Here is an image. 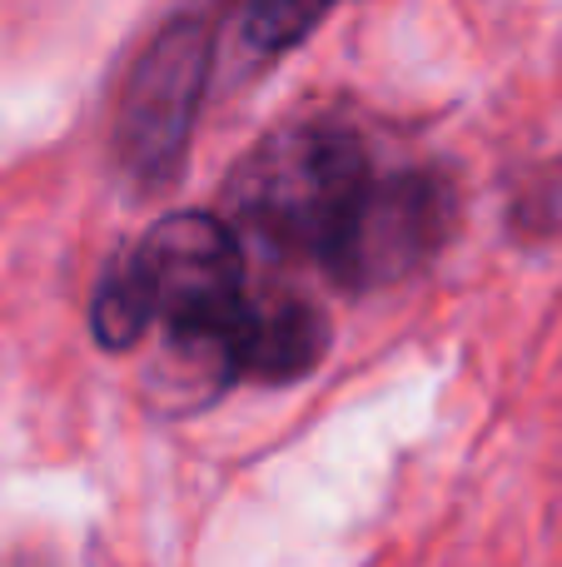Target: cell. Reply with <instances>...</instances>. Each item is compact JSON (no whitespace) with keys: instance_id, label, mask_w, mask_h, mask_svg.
I'll list each match as a JSON object with an SVG mask.
<instances>
[{"instance_id":"4","label":"cell","mask_w":562,"mask_h":567,"mask_svg":"<svg viewBox=\"0 0 562 567\" xmlns=\"http://www.w3.org/2000/svg\"><path fill=\"white\" fill-rule=\"evenodd\" d=\"M458 225V195L438 169H398L368 179L344 219L324 269L344 289H384L424 269Z\"/></svg>"},{"instance_id":"6","label":"cell","mask_w":562,"mask_h":567,"mask_svg":"<svg viewBox=\"0 0 562 567\" xmlns=\"http://www.w3.org/2000/svg\"><path fill=\"white\" fill-rule=\"evenodd\" d=\"M329 10H334V0H244L239 6V35L254 55H284Z\"/></svg>"},{"instance_id":"3","label":"cell","mask_w":562,"mask_h":567,"mask_svg":"<svg viewBox=\"0 0 562 567\" xmlns=\"http://www.w3.org/2000/svg\"><path fill=\"white\" fill-rule=\"evenodd\" d=\"M209 75V30L199 20H169L135 60L119 95L115 150L135 185L159 189L185 165Z\"/></svg>"},{"instance_id":"5","label":"cell","mask_w":562,"mask_h":567,"mask_svg":"<svg viewBox=\"0 0 562 567\" xmlns=\"http://www.w3.org/2000/svg\"><path fill=\"white\" fill-rule=\"evenodd\" d=\"M329 329L309 303L279 299V303H244L235 333H229L225 369L229 379H264V383H294L324 359Z\"/></svg>"},{"instance_id":"2","label":"cell","mask_w":562,"mask_h":567,"mask_svg":"<svg viewBox=\"0 0 562 567\" xmlns=\"http://www.w3.org/2000/svg\"><path fill=\"white\" fill-rule=\"evenodd\" d=\"M368 155L358 135L339 125H289L269 135L229 179V205L249 235L279 255H304L324 265L344 219L368 185Z\"/></svg>"},{"instance_id":"1","label":"cell","mask_w":562,"mask_h":567,"mask_svg":"<svg viewBox=\"0 0 562 567\" xmlns=\"http://www.w3.org/2000/svg\"><path fill=\"white\" fill-rule=\"evenodd\" d=\"M244 303L235 229L215 215L179 209L110 265L90 303V329L105 349H135L149 323H165L169 349L229 379L225 353Z\"/></svg>"}]
</instances>
